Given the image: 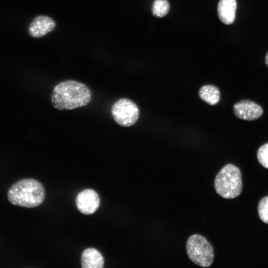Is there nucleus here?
I'll return each mask as SVG.
<instances>
[{"label": "nucleus", "instance_id": "nucleus-2", "mask_svg": "<svg viewBox=\"0 0 268 268\" xmlns=\"http://www.w3.org/2000/svg\"><path fill=\"white\" fill-rule=\"evenodd\" d=\"M45 196L44 187L33 179L21 180L8 190L7 198L13 204L24 207H34L43 201Z\"/></svg>", "mask_w": 268, "mask_h": 268}, {"label": "nucleus", "instance_id": "nucleus-6", "mask_svg": "<svg viewBox=\"0 0 268 268\" xmlns=\"http://www.w3.org/2000/svg\"><path fill=\"white\" fill-rule=\"evenodd\" d=\"M233 112L236 117L246 121L257 120L263 114L260 105L249 100H242L235 104Z\"/></svg>", "mask_w": 268, "mask_h": 268}, {"label": "nucleus", "instance_id": "nucleus-8", "mask_svg": "<svg viewBox=\"0 0 268 268\" xmlns=\"http://www.w3.org/2000/svg\"><path fill=\"white\" fill-rule=\"evenodd\" d=\"M56 27L55 21L47 15L36 16L30 23L28 31L32 37L40 38L52 31Z\"/></svg>", "mask_w": 268, "mask_h": 268}, {"label": "nucleus", "instance_id": "nucleus-1", "mask_svg": "<svg viewBox=\"0 0 268 268\" xmlns=\"http://www.w3.org/2000/svg\"><path fill=\"white\" fill-rule=\"evenodd\" d=\"M91 97V91L85 84L68 80L55 86L51 101L53 106L58 110H72L87 105Z\"/></svg>", "mask_w": 268, "mask_h": 268}, {"label": "nucleus", "instance_id": "nucleus-7", "mask_svg": "<svg viewBox=\"0 0 268 268\" xmlns=\"http://www.w3.org/2000/svg\"><path fill=\"white\" fill-rule=\"evenodd\" d=\"M76 204L78 210L84 214L94 213L99 206L100 199L93 190L87 189L80 192L76 197Z\"/></svg>", "mask_w": 268, "mask_h": 268}, {"label": "nucleus", "instance_id": "nucleus-11", "mask_svg": "<svg viewBox=\"0 0 268 268\" xmlns=\"http://www.w3.org/2000/svg\"><path fill=\"white\" fill-rule=\"evenodd\" d=\"M200 98L210 105H215L220 100V93L219 89L212 85L202 86L199 92Z\"/></svg>", "mask_w": 268, "mask_h": 268}, {"label": "nucleus", "instance_id": "nucleus-3", "mask_svg": "<svg viewBox=\"0 0 268 268\" xmlns=\"http://www.w3.org/2000/svg\"><path fill=\"white\" fill-rule=\"evenodd\" d=\"M214 185L216 193L224 199L238 197L242 190L240 169L232 164L225 165L216 175Z\"/></svg>", "mask_w": 268, "mask_h": 268}, {"label": "nucleus", "instance_id": "nucleus-14", "mask_svg": "<svg viewBox=\"0 0 268 268\" xmlns=\"http://www.w3.org/2000/svg\"><path fill=\"white\" fill-rule=\"evenodd\" d=\"M257 158L264 167L268 169V143L259 148L257 152Z\"/></svg>", "mask_w": 268, "mask_h": 268}, {"label": "nucleus", "instance_id": "nucleus-10", "mask_svg": "<svg viewBox=\"0 0 268 268\" xmlns=\"http://www.w3.org/2000/svg\"><path fill=\"white\" fill-rule=\"evenodd\" d=\"M81 263L83 268H102L104 267V260L97 250L88 248L83 251Z\"/></svg>", "mask_w": 268, "mask_h": 268}, {"label": "nucleus", "instance_id": "nucleus-12", "mask_svg": "<svg viewBox=\"0 0 268 268\" xmlns=\"http://www.w3.org/2000/svg\"><path fill=\"white\" fill-rule=\"evenodd\" d=\"M169 8V3L167 0H154L151 11L154 16L162 17L168 13Z\"/></svg>", "mask_w": 268, "mask_h": 268}, {"label": "nucleus", "instance_id": "nucleus-4", "mask_svg": "<svg viewBox=\"0 0 268 268\" xmlns=\"http://www.w3.org/2000/svg\"><path fill=\"white\" fill-rule=\"evenodd\" d=\"M186 251L189 259L201 267H208L213 262L214 251L211 244L199 234L191 236L186 243Z\"/></svg>", "mask_w": 268, "mask_h": 268}, {"label": "nucleus", "instance_id": "nucleus-9", "mask_svg": "<svg viewBox=\"0 0 268 268\" xmlns=\"http://www.w3.org/2000/svg\"><path fill=\"white\" fill-rule=\"evenodd\" d=\"M236 8V0H220L217 13L221 22L227 25L232 24L235 20Z\"/></svg>", "mask_w": 268, "mask_h": 268}, {"label": "nucleus", "instance_id": "nucleus-13", "mask_svg": "<svg viewBox=\"0 0 268 268\" xmlns=\"http://www.w3.org/2000/svg\"><path fill=\"white\" fill-rule=\"evenodd\" d=\"M258 211L261 220L268 224V196L260 200L258 205Z\"/></svg>", "mask_w": 268, "mask_h": 268}, {"label": "nucleus", "instance_id": "nucleus-15", "mask_svg": "<svg viewBox=\"0 0 268 268\" xmlns=\"http://www.w3.org/2000/svg\"><path fill=\"white\" fill-rule=\"evenodd\" d=\"M265 63L267 67H268V52L267 53L265 57Z\"/></svg>", "mask_w": 268, "mask_h": 268}, {"label": "nucleus", "instance_id": "nucleus-5", "mask_svg": "<svg viewBox=\"0 0 268 268\" xmlns=\"http://www.w3.org/2000/svg\"><path fill=\"white\" fill-rule=\"evenodd\" d=\"M111 113L118 124L123 127H130L137 121L139 110L134 102L127 98H122L113 105Z\"/></svg>", "mask_w": 268, "mask_h": 268}]
</instances>
